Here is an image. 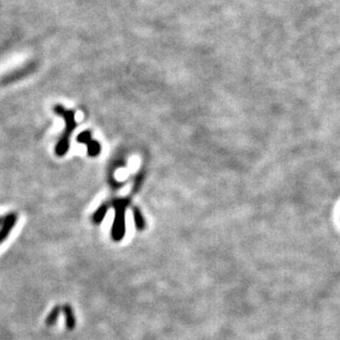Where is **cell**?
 Instances as JSON below:
<instances>
[{"instance_id": "obj_1", "label": "cell", "mask_w": 340, "mask_h": 340, "mask_svg": "<svg viewBox=\"0 0 340 340\" xmlns=\"http://www.w3.org/2000/svg\"><path fill=\"white\" fill-rule=\"evenodd\" d=\"M57 110H59V112L61 113H63V115L65 116L66 118V121H67V129H66V135L65 137H63V139H62V140L60 141L59 145H58V148H57V152H58V154L60 155H63L65 152L67 151V148H68V136L71 135L72 133V129L74 127V115L73 113H64V109L62 108V107H58Z\"/></svg>"}]
</instances>
